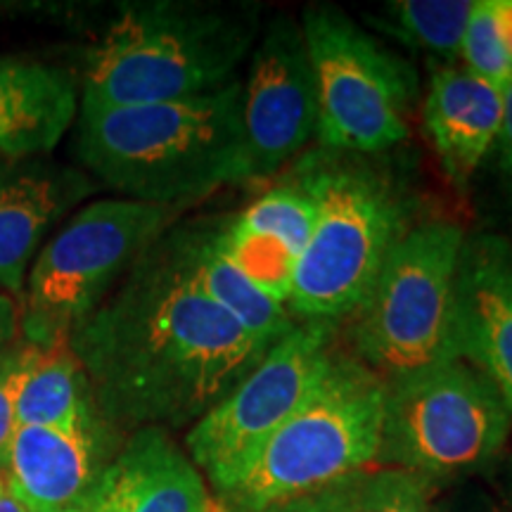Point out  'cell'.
Here are the masks:
<instances>
[{
	"label": "cell",
	"instance_id": "1",
	"mask_svg": "<svg viewBox=\"0 0 512 512\" xmlns=\"http://www.w3.org/2000/svg\"><path fill=\"white\" fill-rule=\"evenodd\" d=\"M67 342L100 418L136 430L195 425L268 351L204 294L178 230L140 256Z\"/></svg>",
	"mask_w": 512,
	"mask_h": 512
},
{
	"label": "cell",
	"instance_id": "2",
	"mask_svg": "<svg viewBox=\"0 0 512 512\" xmlns=\"http://www.w3.org/2000/svg\"><path fill=\"white\" fill-rule=\"evenodd\" d=\"M74 152L88 176L126 200L185 209L216 190L252 181L242 83L159 105L81 102Z\"/></svg>",
	"mask_w": 512,
	"mask_h": 512
},
{
	"label": "cell",
	"instance_id": "3",
	"mask_svg": "<svg viewBox=\"0 0 512 512\" xmlns=\"http://www.w3.org/2000/svg\"><path fill=\"white\" fill-rule=\"evenodd\" d=\"M254 5L128 3L88 50L81 102L159 105L230 86L259 41Z\"/></svg>",
	"mask_w": 512,
	"mask_h": 512
},
{
	"label": "cell",
	"instance_id": "4",
	"mask_svg": "<svg viewBox=\"0 0 512 512\" xmlns=\"http://www.w3.org/2000/svg\"><path fill=\"white\" fill-rule=\"evenodd\" d=\"M318 204L316 226L294 273V320L354 318L392 249L413 228L403 190L366 155L320 150L297 178Z\"/></svg>",
	"mask_w": 512,
	"mask_h": 512
},
{
	"label": "cell",
	"instance_id": "5",
	"mask_svg": "<svg viewBox=\"0 0 512 512\" xmlns=\"http://www.w3.org/2000/svg\"><path fill=\"white\" fill-rule=\"evenodd\" d=\"M384 380L354 354L332 351L302 406L245 470L214 494L219 512H264L287 498L366 472L380 451Z\"/></svg>",
	"mask_w": 512,
	"mask_h": 512
},
{
	"label": "cell",
	"instance_id": "6",
	"mask_svg": "<svg viewBox=\"0 0 512 512\" xmlns=\"http://www.w3.org/2000/svg\"><path fill=\"white\" fill-rule=\"evenodd\" d=\"M183 209L136 200H98L76 211L41 247L19 304V337L34 347L69 339Z\"/></svg>",
	"mask_w": 512,
	"mask_h": 512
},
{
	"label": "cell",
	"instance_id": "7",
	"mask_svg": "<svg viewBox=\"0 0 512 512\" xmlns=\"http://www.w3.org/2000/svg\"><path fill=\"white\" fill-rule=\"evenodd\" d=\"M512 413L503 396L463 358L384 382L377 467H396L432 484L475 475L508 444Z\"/></svg>",
	"mask_w": 512,
	"mask_h": 512
},
{
	"label": "cell",
	"instance_id": "8",
	"mask_svg": "<svg viewBox=\"0 0 512 512\" xmlns=\"http://www.w3.org/2000/svg\"><path fill=\"white\" fill-rule=\"evenodd\" d=\"M465 233L458 223H413L354 313V356L384 382L458 358L453 290Z\"/></svg>",
	"mask_w": 512,
	"mask_h": 512
},
{
	"label": "cell",
	"instance_id": "9",
	"mask_svg": "<svg viewBox=\"0 0 512 512\" xmlns=\"http://www.w3.org/2000/svg\"><path fill=\"white\" fill-rule=\"evenodd\" d=\"M299 24L316 74L320 147L373 157L403 143L418 95L411 64L330 3L304 8Z\"/></svg>",
	"mask_w": 512,
	"mask_h": 512
},
{
	"label": "cell",
	"instance_id": "10",
	"mask_svg": "<svg viewBox=\"0 0 512 512\" xmlns=\"http://www.w3.org/2000/svg\"><path fill=\"white\" fill-rule=\"evenodd\" d=\"M335 330L328 320H297L245 380L190 427L185 448L211 494L226 489L259 446L302 406L328 366Z\"/></svg>",
	"mask_w": 512,
	"mask_h": 512
},
{
	"label": "cell",
	"instance_id": "11",
	"mask_svg": "<svg viewBox=\"0 0 512 512\" xmlns=\"http://www.w3.org/2000/svg\"><path fill=\"white\" fill-rule=\"evenodd\" d=\"M242 124L252 181L278 174L316 138V74L297 19L280 15L259 34L242 83Z\"/></svg>",
	"mask_w": 512,
	"mask_h": 512
},
{
	"label": "cell",
	"instance_id": "12",
	"mask_svg": "<svg viewBox=\"0 0 512 512\" xmlns=\"http://www.w3.org/2000/svg\"><path fill=\"white\" fill-rule=\"evenodd\" d=\"M453 349L503 396L512 413V242L465 238L453 290Z\"/></svg>",
	"mask_w": 512,
	"mask_h": 512
},
{
	"label": "cell",
	"instance_id": "13",
	"mask_svg": "<svg viewBox=\"0 0 512 512\" xmlns=\"http://www.w3.org/2000/svg\"><path fill=\"white\" fill-rule=\"evenodd\" d=\"M98 185L48 157L0 155V287L22 297L46 235Z\"/></svg>",
	"mask_w": 512,
	"mask_h": 512
},
{
	"label": "cell",
	"instance_id": "14",
	"mask_svg": "<svg viewBox=\"0 0 512 512\" xmlns=\"http://www.w3.org/2000/svg\"><path fill=\"white\" fill-rule=\"evenodd\" d=\"M83 512H219L207 479L159 427L128 437L102 467Z\"/></svg>",
	"mask_w": 512,
	"mask_h": 512
},
{
	"label": "cell",
	"instance_id": "15",
	"mask_svg": "<svg viewBox=\"0 0 512 512\" xmlns=\"http://www.w3.org/2000/svg\"><path fill=\"white\" fill-rule=\"evenodd\" d=\"M102 420L83 422L74 430L17 427L5 482L29 512L79 510L100 477Z\"/></svg>",
	"mask_w": 512,
	"mask_h": 512
},
{
	"label": "cell",
	"instance_id": "16",
	"mask_svg": "<svg viewBox=\"0 0 512 512\" xmlns=\"http://www.w3.org/2000/svg\"><path fill=\"white\" fill-rule=\"evenodd\" d=\"M422 119L441 169L458 188H465L496 147L503 93L460 64H434Z\"/></svg>",
	"mask_w": 512,
	"mask_h": 512
},
{
	"label": "cell",
	"instance_id": "17",
	"mask_svg": "<svg viewBox=\"0 0 512 512\" xmlns=\"http://www.w3.org/2000/svg\"><path fill=\"white\" fill-rule=\"evenodd\" d=\"M79 86L69 69L0 55V155L48 157L79 117Z\"/></svg>",
	"mask_w": 512,
	"mask_h": 512
},
{
	"label": "cell",
	"instance_id": "18",
	"mask_svg": "<svg viewBox=\"0 0 512 512\" xmlns=\"http://www.w3.org/2000/svg\"><path fill=\"white\" fill-rule=\"evenodd\" d=\"M178 233H181L192 275L204 294L230 318L238 320L261 347L271 349L280 337L294 328L297 320L290 316V311L261 292L226 254L221 242V223L183 228Z\"/></svg>",
	"mask_w": 512,
	"mask_h": 512
},
{
	"label": "cell",
	"instance_id": "19",
	"mask_svg": "<svg viewBox=\"0 0 512 512\" xmlns=\"http://www.w3.org/2000/svg\"><path fill=\"white\" fill-rule=\"evenodd\" d=\"M98 415L86 375L67 339L53 347L27 344V366L17 392V427L74 430Z\"/></svg>",
	"mask_w": 512,
	"mask_h": 512
},
{
	"label": "cell",
	"instance_id": "20",
	"mask_svg": "<svg viewBox=\"0 0 512 512\" xmlns=\"http://www.w3.org/2000/svg\"><path fill=\"white\" fill-rule=\"evenodd\" d=\"M475 0H394L382 12V31L430 53L437 64H458L460 43Z\"/></svg>",
	"mask_w": 512,
	"mask_h": 512
},
{
	"label": "cell",
	"instance_id": "21",
	"mask_svg": "<svg viewBox=\"0 0 512 512\" xmlns=\"http://www.w3.org/2000/svg\"><path fill=\"white\" fill-rule=\"evenodd\" d=\"M460 67L477 79L505 91L512 79V62L505 53L501 27H498L496 0H475L467 17V27L460 43Z\"/></svg>",
	"mask_w": 512,
	"mask_h": 512
},
{
	"label": "cell",
	"instance_id": "22",
	"mask_svg": "<svg viewBox=\"0 0 512 512\" xmlns=\"http://www.w3.org/2000/svg\"><path fill=\"white\" fill-rule=\"evenodd\" d=\"M430 479L396 467H377L363 475L358 512H432Z\"/></svg>",
	"mask_w": 512,
	"mask_h": 512
},
{
	"label": "cell",
	"instance_id": "23",
	"mask_svg": "<svg viewBox=\"0 0 512 512\" xmlns=\"http://www.w3.org/2000/svg\"><path fill=\"white\" fill-rule=\"evenodd\" d=\"M27 366V342L22 337L0 354V472L8 467L12 439L17 432V392Z\"/></svg>",
	"mask_w": 512,
	"mask_h": 512
},
{
	"label": "cell",
	"instance_id": "24",
	"mask_svg": "<svg viewBox=\"0 0 512 512\" xmlns=\"http://www.w3.org/2000/svg\"><path fill=\"white\" fill-rule=\"evenodd\" d=\"M366 472H356V475L339 479V482H332L323 489L287 498V501L275 503L264 512H358L361 484Z\"/></svg>",
	"mask_w": 512,
	"mask_h": 512
},
{
	"label": "cell",
	"instance_id": "25",
	"mask_svg": "<svg viewBox=\"0 0 512 512\" xmlns=\"http://www.w3.org/2000/svg\"><path fill=\"white\" fill-rule=\"evenodd\" d=\"M498 150V169L505 181V188L512 195V79L503 91V121H501V133L496 140Z\"/></svg>",
	"mask_w": 512,
	"mask_h": 512
},
{
	"label": "cell",
	"instance_id": "26",
	"mask_svg": "<svg viewBox=\"0 0 512 512\" xmlns=\"http://www.w3.org/2000/svg\"><path fill=\"white\" fill-rule=\"evenodd\" d=\"M19 339V306L10 294H0V354Z\"/></svg>",
	"mask_w": 512,
	"mask_h": 512
},
{
	"label": "cell",
	"instance_id": "27",
	"mask_svg": "<svg viewBox=\"0 0 512 512\" xmlns=\"http://www.w3.org/2000/svg\"><path fill=\"white\" fill-rule=\"evenodd\" d=\"M498 10V27H501L503 46L512 62V0H496Z\"/></svg>",
	"mask_w": 512,
	"mask_h": 512
},
{
	"label": "cell",
	"instance_id": "28",
	"mask_svg": "<svg viewBox=\"0 0 512 512\" xmlns=\"http://www.w3.org/2000/svg\"><path fill=\"white\" fill-rule=\"evenodd\" d=\"M503 512H512V451L503 465Z\"/></svg>",
	"mask_w": 512,
	"mask_h": 512
},
{
	"label": "cell",
	"instance_id": "29",
	"mask_svg": "<svg viewBox=\"0 0 512 512\" xmlns=\"http://www.w3.org/2000/svg\"><path fill=\"white\" fill-rule=\"evenodd\" d=\"M0 512H29L24 508V503L19 501L10 494V491H5V494H0Z\"/></svg>",
	"mask_w": 512,
	"mask_h": 512
},
{
	"label": "cell",
	"instance_id": "30",
	"mask_svg": "<svg viewBox=\"0 0 512 512\" xmlns=\"http://www.w3.org/2000/svg\"><path fill=\"white\" fill-rule=\"evenodd\" d=\"M8 491V482H5V472H0V494H5Z\"/></svg>",
	"mask_w": 512,
	"mask_h": 512
},
{
	"label": "cell",
	"instance_id": "31",
	"mask_svg": "<svg viewBox=\"0 0 512 512\" xmlns=\"http://www.w3.org/2000/svg\"><path fill=\"white\" fill-rule=\"evenodd\" d=\"M432 512H451L448 508H441V505H437V508H432Z\"/></svg>",
	"mask_w": 512,
	"mask_h": 512
},
{
	"label": "cell",
	"instance_id": "32",
	"mask_svg": "<svg viewBox=\"0 0 512 512\" xmlns=\"http://www.w3.org/2000/svg\"><path fill=\"white\" fill-rule=\"evenodd\" d=\"M64 512H83V510H64Z\"/></svg>",
	"mask_w": 512,
	"mask_h": 512
}]
</instances>
